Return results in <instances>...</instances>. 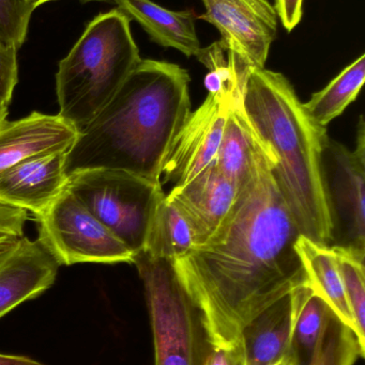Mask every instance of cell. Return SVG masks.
I'll return each instance as SVG.
<instances>
[{
  "instance_id": "cell-20",
  "label": "cell",
  "mask_w": 365,
  "mask_h": 365,
  "mask_svg": "<svg viewBox=\"0 0 365 365\" xmlns=\"http://www.w3.org/2000/svg\"><path fill=\"white\" fill-rule=\"evenodd\" d=\"M194 248V237L188 221L165 195L156 207L143 252L174 262Z\"/></svg>"
},
{
  "instance_id": "cell-1",
  "label": "cell",
  "mask_w": 365,
  "mask_h": 365,
  "mask_svg": "<svg viewBox=\"0 0 365 365\" xmlns=\"http://www.w3.org/2000/svg\"><path fill=\"white\" fill-rule=\"evenodd\" d=\"M271 163L264 152L218 232L173 262L205 315L214 347L241 342L249 322L309 282L296 250L300 232L274 181Z\"/></svg>"
},
{
  "instance_id": "cell-7",
  "label": "cell",
  "mask_w": 365,
  "mask_h": 365,
  "mask_svg": "<svg viewBox=\"0 0 365 365\" xmlns=\"http://www.w3.org/2000/svg\"><path fill=\"white\" fill-rule=\"evenodd\" d=\"M38 242L58 265L118 264L134 261V255L66 188L36 217Z\"/></svg>"
},
{
  "instance_id": "cell-17",
  "label": "cell",
  "mask_w": 365,
  "mask_h": 365,
  "mask_svg": "<svg viewBox=\"0 0 365 365\" xmlns=\"http://www.w3.org/2000/svg\"><path fill=\"white\" fill-rule=\"evenodd\" d=\"M129 19H134L152 41L174 48L186 57H196L201 43L195 28L193 11H171L151 0H114Z\"/></svg>"
},
{
  "instance_id": "cell-19",
  "label": "cell",
  "mask_w": 365,
  "mask_h": 365,
  "mask_svg": "<svg viewBox=\"0 0 365 365\" xmlns=\"http://www.w3.org/2000/svg\"><path fill=\"white\" fill-rule=\"evenodd\" d=\"M293 295L295 319L291 332V351L298 365H309L326 324L334 312L310 281L294 289Z\"/></svg>"
},
{
  "instance_id": "cell-2",
  "label": "cell",
  "mask_w": 365,
  "mask_h": 365,
  "mask_svg": "<svg viewBox=\"0 0 365 365\" xmlns=\"http://www.w3.org/2000/svg\"><path fill=\"white\" fill-rule=\"evenodd\" d=\"M190 81L178 64L141 59L77 135L66 153V175L113 169L162 184L165 160L191 113Z\"/></svg>"
},
{
  "instance_id": "cell-23",
  "label": "cell",
  "mask_w": 365,
  "mask_h": 365,
  "mask_svg": "<svg viewBox=\"0 0 365 365\" xmlns=\"http://www.w3.org/2000/svg\"><path fill=\"white\" fill-rule=\"evenodd\" d=\"M332 248L338 257L345 294L357 329L356 336L360 349L365 353V255L349 249Z\"/></svg>"
},
{
  "instance_id": "cell-30",
  "label": "cell",
  "mask_w": 365,
  "mask_h": 365,
  "mask_svg": "<svg viewBox=\"0 0 365 365\" xmlns=\"http://www.w3.org/2000/svg\"><path fill=\"white\" fill-rule=\"evenodd\" d=\"M6 117H8V107L0 104V125L6 121Z\"/></svg>"
},
{
  "instance_id": "cell-24",
  "label": "cell",
  "mask_w": 365,
  "mask_h": 365,
  "mask_svg": "<svg viewBox=\"0 0 365 365\" xmlns=\"http://www.w3.org/2000/svg\"><path fill=\"white\" fill-rule=\"evenodd\" d=\"M34 10L31 0H0V42L21 48Z\"/></svg>"
},
{
  "instance_id": "cell-5",
  "label": "cell",
  "mask_w": 365,
  "mask_h": 365,
  "mask_svg": "<svg viewBox=\"0 0 365 365\" xmlns=\"http://www.w3.org/2000/svg\"><path fill=\"white\" fill-rule=\"evenodd\" d=\"M145 289L154 343V365H206L214 344L205 315L169 259L134 255Z\"/></svg>"
},
{
  "instance_id": "cell-22",
  "label": "cell",
  "mask_w": 365,
  "mask_h": 365,
  "mask_svg": "<svg viewBox=\"0 0 365 365\" xmlns=\"http://www.w3.org/2000/svg\"><path fill=\"white\" fill-rule=\"evenodd\" d=\"M364 355L355 334L332 313L309 365H354Z\"/></svg>"
},
{
  "instance_id": "cell-31",
  "label": "cell",
  "mask_w": 365,
  "mask_h": 365,
  "mask_svg": "<svg viewBox=\"0 0 365 365\" xmlns=\"http://www.w3.org/2000/svg\"><path fill=\"white\" fill-rule=\"evenodd\" d=\"M49 1H54V0H31L32 4H34V8H39V6H42L43 4H46Z\"/></svg>"
},
{
  "instance_id": "cell-16",
  "label": "cell",
  "mask_w": 365,
  "mask_h": 365,
  "mask_svg": "<svg viewBox=\"0 0 365 365\" xmlns=\"http://www.w3.org/2000/svg\"><path fill=\"white\" fill-rule=\"evenodd\" d=\"M295 319L293 292L249 322L241 331L246 365H272L291 351Z\"/></svg>"
},
{
  "instance_id": "cell-13",
  "label": "cell",
  "mask_w": 365,
  "mask_h": 365,
  "mask_svg": "<svg viewBox=\"0 0 365 365\" xmlns=\"http://www.w3.org/2000/svg\"><path fill=\"white\" fill-rule=\"evenodd\" d=\"M57 262L38 240L23 237L0 255V319L55 282Z\"/></svg>"
},
{
  "instance_id": "cell-15",
  "label": "cell",
  "mask_w": 365,
  "mask_h": 365,
  "mask_svg": "<svg viewBox=\"0 0 365 365\" xmlns=\"http://www.w3.org/2000/svg\"><path fill=\"white\" fill-rule=\"evenodd\" d=\"M242 96L244 92H240L231 98L222 140L214 160L219 170L238 191L252 180L264 152L274 158L253 130L244 113Z\"/></svg>"
},
{
  "instance_id": "cell-12",
  "label": "cell",
  "mask_w": 365,
  "mask_h": 365,
  "mask_svg": "<svg viewBox=\"0 0 365 365\" xmlns=\"http://www.w3.org/2000/svg\"><path fill=\"white\" fill-rule=\"evenodd\" d=\"M66 152L39 154L0 171V201L42 214L66 188Z\"/></svg>"
},
{
  "instance_id": "cell-18",
  "label": "cell",
  "mask_w": 365,
  "mask_h": 365,
  "mask_svg": "<svg viewBox=\"0 0 365 365\" xmlns=\"http://www.w3.org/2000/svg\"><path fill=\"white\" fill-rule=\"evenodd\" d=\"M296 250L311 284L325 298L336 317L356 336L357 329L347 302L336 251L328 245L313 242L304 235L298 237Z\"/></svg>"
},
{
  "instance_id": "cell-25",
  "label": "cell",
  "mask_w": 365,
  "mask_h": 365,
  "mask_svg": "<svg viewBox=\"0 0 365 365\" xmlns=\"http://www.w3.org/2000/svg\"><path fill=\"white\" fill-rule=\"evenodd\" d=\"M27 210L0 201V255L24 237Z\"/></svg>"
},
{
  "instance_id": "cell-9",
  "label": "cell",
  "mask_w": 365,
  "mask_h": 365,
  "mask_svg": "<svg viewBox=\"0 0 365 365\" xmlns=\"http://www.w3.org/2000/svg\"><path fill=\"white\" fill-rule=\"evenodd\" d=\"M244 89V85H237L222 92H208L205 102L189 115L174 140L163 166L162 185L186 184L216 160L229 103Z\"/></svg>"
},
{
  "instance_id": "cell-3",
  "label": "cell",
  "mask_w": 365,
  "mask_h": 365,
  "mask_svg": "<svg viewBox=\"0 0 365 365\" xmlns=\"http://www.w3.org/2000/svg\"><path fill=\"white\" fill-rule=\"evenodd\" d=\"M242 103L253 130L274 156L272 175L300 235L330 246L321 175L327 128L311 120L284 75L265 68L249 71Z\"/></svg>"
},
{
  "instance_id": "cell-11",
  "label": "cell",
  "mask_w": 365,
  "mask_h": 365,
  "mask_svg": "<svg viewBox=\"0 0 365 365\" xmlns=\"http://www.w3.org/2000/svg\"><path fill=\"white\" fill-rule=\"evenodd\" d=\"M238 189L210 163L194 179L173 187L166 199L188 221L195 247L205 245L220 229L237 199Z\"/></svg>"
},
{
  "instance_id": "cell-21",
  "label": "cell",
  "mask_w": 365,
  "mask_h": 365,
  "mask_svg": "<svg viewBox=\"0 0 365 365\" xmlns=\"http://www.w3.org/2000/svg\"><path fill=\"white\" fill-rule=\"evenodd\" d=\"M365 81V55L360 56L344 68L327 87L313 94L304 105L314 123L327 128L357 98Z\"/></svg>"
},
{
  "instance_id": "cell-8",
  "label": "cell",
  "mask_w": 365,
  "mask_h": 365,
  "mask_svg": "<svg viewBox=\"0 0 365 365\" xmlns=\"http://www.w3.org/2000/svg\"><path fill=\"white\" fill-rule=\"evenodd\" d=\"M324 190L331 221L330 247L365 255V128L358 125L357 143L351 151L326 139L321 153Z\"/></svg>"
},
{
  "instance_id": "cell-27",
  "label": "cell",
  "mask_w": 365,
  "mask_h": 365,
  "mask_svg": "<svg viewBox=\"0 0 365 365\" xmlns=\"http://www.w3.org/2000/svg\"><path fill=\"white\" fill-rule=\"evenodd\" d=\"M304 0H276V14L287 31L297 27L302 19Z\"/></svg>"
},
{
  "instance_id": "cell-14",
  "label": "cell",
  "mask_w": 365,
  "mask_h": 365,
  "mask_svg": "<svg viewBox=\"0 0 365 365\" xmlns=\"http://www.w3.org/2000/svg\"><path fill=\"white\" fill-rule=\"evenodd\" d=\"M79 132L59 115L30 113L0 125V171L17 163L51 152H68Z\"/></svg>"
},
{
  "instance_id": "cell-10",
  "label": "cell",
  "mask_w": 365,
  "mask_h": 365,
  "mask_svg": "<svg viewBox=\"0 0 365 365\" xmlns=\"http://www.w3.org/2000/svg\"><path fill=\"white\" fill-rule=\"evenodd\" d=\"M206 12L199 19L221 34L225 51L248 68H264L278 34V14L269 0H201Z\"/></svg>"
},
{
  "instance_id": "cell-29",
  "label": "cell",
  "mask_w": 365,
  "mask_h": 365,
  "mask_svg": "<svg viewBox=\"0 0 365 365\" xmlns=\"http://www.w3.org/2000/svg\"><path fill=\"white\" fill-rule=\"evenodd\" d=\"M0 365H45L24 356L0 354Z\"/></svg>"
},
{
  "instance_id": "cell-28",
  "label": "cell",
  "mask_w": 365,
  "mask_h": 365,
  "mask_svg": "<svg viewBox=\"0 0 365 365\" xmlns=\"http://www.w3.org/2000/svg\"><path fill=\"white\" fill-rule=\"evenodd\" d=\"M206 365H246L242 342L231 347H214Z\"/></svg>"
},
{
  "instance_id": "cell-6",
  "label": "cell",
  "mask_w": 365,
  "mask_h": 365,
  "mask_svg": "<svg viewBox=\"0 0 365 365\" xmlns=\"http://www.w3.org/2000/svg\"><path fill=\"white\" fill-rule=\"evenodd\" d=\"M66 187L126 248L137 255L145 248L162 184L113 169H87L69 175Z\"/></svg>"
},
{
  "instance_id": "cell-32",
  "label": "cell",
  "mask_w": 365,
  "mask_h": 365,
  "mask_svg": "<svg viewBox=\"0 0 365 365\" xmlns=\"http://www.w3.org/2000/svg\"><path fill=\"white\" fill-rule=\"evenodd\" d=\"M83 1H98V0H83Z\"/></svg>"
},
{
  "instance_id": "cell-26",
  "label": "cell",
  "mask_w": 365,
  "mask_h": 365,
  "mask_svg": "<svg viewBox=\"0 0 365 365\" xmlns=\"http://www.w3.org/2000/svg\"><path fill=\"white\" fill-rule=\"evenodd\" d=\"M14 47L0 42V104L9 107L19 81V62Z\"/></svg>"
},
{
  "instance_id": "cell-4",
  "label": "cell",
  "mask_w": 365,
  "mask_h": 365,
  "mask_svg": "<svg viewBox=\"0 0 365 365\" xmlns=\"http://www.w3.org/2000/svg\"><path fill=\"white\" fill-rule=\"evenodd\" d=\"M131 19L119 9L94 17L56 74L59 115L81 133L139 63Z\"/></svg>"
}]
</instances>
